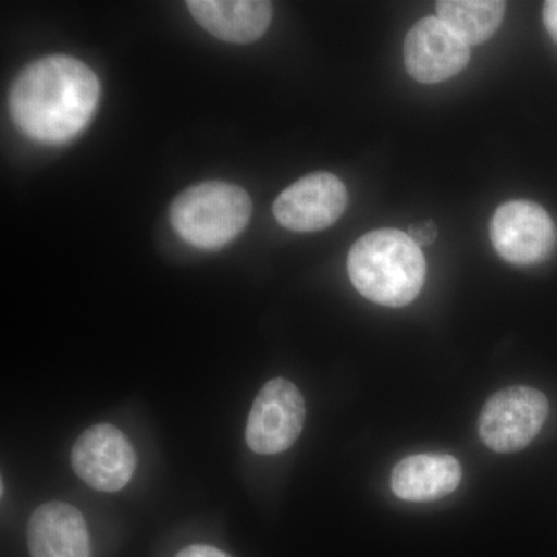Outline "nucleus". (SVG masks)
Returning a JSON list of instances; mask_svg holds the SVG:
<instances>
[{
    "mask_svg": "<svg viewBox=\"0 0 557 557\" xmlns=\"http://www.w3.org/2000/svg\"><path fill=\"white\" fill-rule=\"evenodd\" d=\"M32 557H91L90 536L83 515L64 502H49L28 522Z\"/></svg>",
    "mask_w": 557,
    "mask_h": 557,
    "instance_id": "10",
    "label": "nucleus"
},
{
    "mask_svg": "<svg viewBox=\"0 0 557 557\" xmlns=\"http://www.w3.org/2000/svg\"><path fill=\"white\" fill-rule=\"evenodd\" d=\"M507 3L497 0H443L437 2L438 20L468 46L490 39L504 21Z\"/></svg>",
    "mask_w": 557,
    "mask_h": 557,
    "instance_id": "13",
    "label": "nucleus"
},
{
    "mask_svg": "<svg viewBox=\"0 0 557 557\" xmlns=\"http://www.w3.org/2000/svg\"><path fill=\"white\" fill-rule=\"evenodd\" d=\"M72 467L94 490L115 493L129 483L137 468V456L119 428L97 424L73 445Z\"/></svg>",
    "mask_w": 557,
    "mask_h": 557,
    "instance_id": "7",
    "label": "nucleus"
},
{
    "mask_svg": "<svg viewBox=\"0 0 557 557\" xmlns=\"http://www.w3.org/2000/svg\"><path fill=\"white\" fill-rule=\"evenodd\" d=\"M491 242L502 259L515 265L544 262L556 247L557 233L548 212L527 200L508 201L494 212Z\"/></svg>",
    "mask_w": 557,
    "mask_h": 557,
    "instance_id": "6",
    "label": "nucleus"
},
{
    "mask_svg": "<svg viewBox=\"0 0 557 557\" xmlns=\"http://www.w3.org/2000/svg\"><path fill=\"white\" fill-rule=\"evenodd\" d=\"M409 237L416 244L418 247H421V245H431L434 244V240L437 239V226H435L434 222H423L420 223V225H412L409 230Z\"/></svg>",
    "mask_w": 557,
    "mask_h": 557,
    "instance_id": "14",
    "label": "nucleus"
},
{
    "mask_svg": "<svg viewBox=\"0 0 557 557\" xmlns=\"http://www.w3.org/2000/svg\"><path fill=\"white\" fill-rule=\"evenodd\" d=\"M175 557H231L222 549L209 547V545H190L182 549Z\"/></svg>",
    "mask_w": 557,
    "mask_h": 557,
    "instance_id": "15",
    "label": "nucleus"
},
{
    "mask_svg": "<svg viewBox=\"0 0 557 557\" xmlns=\"http://www.w3.org/2000/svg\"><path fill=\"white\" fill-rule=\"evenodd\" d=\"M100 101V81L76 58H40L25 67L10 90V113L22 134L44 145L78 137Z\"/></svg>",
    "mask_w": 557,
    "mask_h": 557,
    "instance_id": "1",
    "label": "nucleus"
},
{
    "mask_svg": "<svg viewBox=\"0 0 557 557\" xmlns=\"http://www.w3.org/2000/svg\"><path fill=\"white\" fill-rule=\"evenodd\" d=\"M469 57L468 44L438 17H424L406 36V70L418 83L437 84L453 78L467 67Z\"/></svg>",
    "mask_w": 557,
    "mask_h": 557,
    "instance_id": "9",
    "label": "nucleus"
},
{
    "mask_svg": "<svg viewBox=\"0 0 557 557\" xmlns=\"http://www.w3.org/2000/svg\"><path fill=\"white\" fill-rule=\"evenodd\" d=\"M347 271L364 298L384 307H405L423 288L426 260L408 233L376 230L355 242Z\"/></svg>",
    "mask_w": 557,
    "mask_h": 557,
    "instance_id": "2",
    "label": "nucleus"
},
{
    "mask_svg": "<svg viewBox=\"0 0 557 557\" xmlns=\"http://www.w3.org/2000/svg\"><path fill=\"white\" fill-rule=\"evenodd\" d=\"M461 467L448 454H417L399 461L392 471L395 496L408 502H434L449 496L460 485Z\"/></svg>",
    "mask_w": 557,
    "mask_h": 557,
    "instance_id": "12",
    "label": "nucleus"
},
{
    "mask_svg": "<svg viewBox=\"0 0 557 557\" xmlns=\"http://www.w3.org/2000/svg\"><path fill=\"white\" fill-rule=\"evenodd\" d=\"M306 423V401L299 388L274 379L260 388L252 403L245 438L249 449L262 456L284 453L295 445Z\"/></svg>",
    "mask_w": 557,
    "mask_h": 557,
    "instance_id": "5",
    "label": "nucleus"
},
{
    "mask_svg": "<svg viewBox=\"0 0 557 557\" xmlns=\"http://www.w3.org/2000/svg\"><path fill=\"white\" fill-rule=\"evenodd\" d=\"M548 412V399L537 388H504L483 406L479 418L480 438L498 454L518 453L536 438Z\"/></svg>",
    "mask_w": 557,
    "mask_h": 557,
    "instance_id": "4",
    "label": "nucleus"
},
{
    "mask_svg": "<svg viewBox=\"0 0 557 557\" xmlns=\"http://www.w3.org/2000/svg\"><path fill=\"white\" fill-rule=\"evenodd\" d=\"M544 24L549 36L557 42V0H548L544 3Z\"/></svg>",
    "mask_w": 557,
    "mask_h": 557,
    "instance_id": "16",
    "label": "nucleus"
},
{
    "mask_svg": "<svg viewBox=\"0 0 557 557\" xmlns=\"http://www.w3.org/2000/svg\"><path fill=\"white\" fill-rule=\"evenodd\" d=\"M252 201L247 190L225 182H205L172 201L170 219L183 240L200 249L225 247L247 228Z\"/></svg>",
    "mask_w": 557,
    "mask_h": 557,
    "instance_id": "3",
    "label": "nucleus"
},
{
    "mask_svg": "<svg viewBox=\"0 0 557 557\" xmlns=\"http://www.w3.org/2000/svg\"><path fill=\"white\" fill-rule=\"evenodd\" d=\"M346 185L330 172H313L293 183L273 205L274 218L284 228L311 233L329 228L347 207Z\"/></svg>",
    "mask_w": 557,
    "mask_h": 557,
    "instance_id": "8",
    "label": "nucleus"
},
{
    "mask_svg": "<svg viewBox=\"0 0 557 557\" xmlns=\"http://www.w3.org/2000/svg\"><path fill=\"white\" fill-rule=\"evenodd\" d=\"M186 5L205 30L233 44L262 38L273 16L271 3L263 0H189Z\"/></svg>",
    "mask_w": 557,
    "mask_h": 557,
    "instance_id": "11",
    "label": "nucleus"
}]
</instances>
